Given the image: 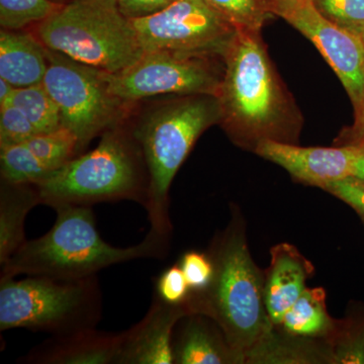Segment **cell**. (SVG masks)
Returning a JSON list of instances; mask_svg holds the SVG:
<instances>
[{"label":"cell","mask_w":364,"mask_h":364,"mask_svg":"<svg viewBox=\"0 0 364 364\" xmlns=\"http://www.w3.org/2000/svg\"><path fill=\"white\" fill-rule=\"evenodd\" d=\"M224 64L215 97L219 124L231 140L253 150L262 141L294 142L303 119L270 61L260 31L239 28Z\"/></svg>","instance_id":"6da1fadb"},{"label":"cell","mask_w":364,"mask_h":364,"mask_svg":"<svg viewBox=\"0 0 364 364\" xmlns=\"http://www.w3.org/2000/svg\"><path fill=\"white\" fill-rule=\"evenodd\" d=\"M57 219L44 236L26 243L1 265L0 279L18 275H46L58 279H83L112 265L141 258L165 255L167 240L148 233L138 245L119 248L100 237L92 208L59 205Z\"/></svg>","instance_id":"7a4b0ae2"},{"label":"cell","mask_w":364,"mask_h":364,"mask_svg":"<svg viewBox=\"0 0 364 364\" xmlns=\"http://www.w3.org/2000/svg\"><path fill=\"white\" fill-rule=\"evenodd\" d=\"M221 119L219 100L214 95H188L157 105L144 117L133 134L142 150L149 188L146 203L148 233L168 241L169 191L203 132Z\"/></svg>","instance_id":"3957f363"},{"label":"cell","mask_w":364,"mask_h":364,"mask_svg":"<svg viewBox=\"0 0 364 364\" xmlns=\"http://www.w3.org/2000/svg\"><path fill=\"white\" fill-rule=\"evenodd\" d=\"M41 205H91L130 200L146 207L147 167L133 136L114 128L102 133L95 149L52 170L35 184Z\"/></svg>","instance_id":"277c9868"},{"label":"cell","mask_w":364,"mask_h":364,"mask_svg":"<svg viewBox=\"0 0 364 364\" xmlns=\"http://www.w3.org/2000/svg\"><path fill=\"white\" fill-rule=\"evenodd\" d=\"M210 286L193 291L186 304L191 313L214 318L237 359L272 333L264 301V282L238 232H229L218 244Z\"/></svg>","instance_id":"5b68a950"},{"label":"cell","mask_w":364,"mask_h":364,"mask_svg":"<svg viewBox=\"0 0 364 364\" xmlns=\"http://www.w3.org/2000/svg\"><path fill=\"white\" fill-rule=\"evenodd\" d=\"M36 33L48 49L107 73L128 68L144 54L117 0H69Z\"/></svg>","instance_id":"8992f818"},{"label":"cell","mask_w":364,"mask_h":364,"mask_svg":"<svg viewBox=\"0 0 364 364\" xmlns=\"http://www.w3.org/2000/svg\"><path fill=\"white\" fill-rule=\"evenodd\" d=\"M102 315L97 275L58 279L28 275L0 279V330L28 329L56 335L95 328Z\"/></svg>","instance_id":"52a82bcc"},{"label":"cell","mask_w":364,"mask_h":364,"mask_svg":"<svg viewBox=\"0 0 364 364\" xmlns=\"http://www.w3.org/2000/svg\"><path fill=\"white\" fill-rule=\"evenodd\" d=\"M47 61L43 85L58 105L62 126L75 134L82 150L93 138L117 127L130 104L109 91L107 72L48 48Z\"/></svg>","instance_id":"ba28073f"},{"label":"cell","mask_w":364,"mask_h":364,"mask_svg":"<svg viewBox=\"0 0 364 364\" xmlns=\"http://www.w3.org/2000/svg\"><path fill=\"white\" fill-rule=\"evenodd\" d=\"M131 21L144 52L224 59L238 31L207 0H176L159 13Z\"/></svg>","instance_id":"9c48e42d"},{"label":"cell","mask_w":364,"mask_h":364,"mask_svg":"<svg viewBox=\"0 0 364 364\" xmlns=\"http://www.w3.org/2000/svg\"><path fill=\"white\" fill-rule=\"evenodd\" d=\"M224 59L169 52H144L124 70L105 74L109 91L127 104L161 95L217 97Z\"/></svg>","instance_id":"30bf717a"},{"label":"cell","mask_w":364,"mask_h":364,"mask_svg":"<svg viewBox=\"0 0 364 364\" xmlns=\"http://www.w3.org/2000/svg\"><path fill=\"white\" fill-rule=\"evenodd\" d=\"M268 7L317 47L354 104L364 87L363 39L328 20L314 0H268Z\"/></svg>","instance_id":"8fae6325"},{"label":"cell","mask_w":364,"mask_h":364,"mask_svg":"<svg viewBox=\"0 0 364 364\" xmlns=\"http://www.w3.org/2000/svg\"><path fill=\"white\" fill-rule=\"evenodd\" d=\"M363 148L354 146L299 147L293 143L267 140L254 152L287 170L294 179L325 188L334 182L354 176Z\"/></svg>","instance_id":"7c38bea8"},{"label":"cell","mask_w":364,"mask_h":364,"mask_svg":"<svg viewBox=\"0 0 364 364\" xmlns=\"http://www.w3.org/2000/svg\"><path fill=\"white\" fill-rule=\"evenodd\" d=\"M191 314L186 303L171 305L154 294L145 317L127 331L114 364L174 363L172 339L177 323Z\"/></svg>","instance_id":"4fadbf2b"},{"label":"cell","mask_w":364,"mask_h":364,"mask_svg":"<svg viewBox=\"0 0 364 364\" xmlns=\"http://www.w3.org/2000/svg\"><path fill=\"white\" fill-rule=\"evenodd\" d=\"M122 333L95 328L56 335L33 347L18 363L28 364H114Z\"/></svg>","instance_id":"5bb4252c"},{"label":"cell","mask_w":364,"mask_h":364,"mask_svg":"<svg viewBox=\"0 0 364 364\" xmlns=\"http://www.w3.org/2000/svg\"><path fill=\"white\" fill-rule=\"evenodd\" d=\"M314 267L298 249L280 244L272 249V261L264 282V301L272 325H280L284 315L306 289Z\"/></svg>","instance_id":"9a60e30c"},{"label":"cell","mask_w":364,"mask_h":364,"mask_svg":"<svg viewBox=\"0 0 364 364\" xmlns=\"http://www.w3.org/2000/svg\"><path fill=\"white\" fill-rule=\"evenodd\" d=\"M48 68L47 48L33 33L0 32V78L18 87L43 83Z\"/></svg>","instance_id":"2e32d148"},{"label":"cell","mask_w":364,"mask_h":364,"mask_svg":"<svg viewBox=\"0 0 364 364\" xmlns=\"http://www.w3.org/2000/svg\"><path fill=\"white\" fill-rule=\"evenodd\" d=\"M41 205L35 184L1 182L0 189V265L26 243V215Z\"/></svg>","instance_id":"e0dca14e"},{"label":"cell","mask_w":364,"mask_h":364,"mask_svg":"<svg viewBox=\"0 0 364 364\" xmlns=\"http://www.w3.org/2000/svg\"><path fill=\"white\" fill-rule=\"evenodd\" d=\"M188 314V321L172 339L174 363L221 364L238 360L229 344H224L202 318Z\"/></svg>","instance_id":"ac0fdd59"},{"label":"cell","mask_w":364,"mask_h":364,"mask_svg":"<svg viewBox=\"0 0 364 364\" xmlns=\"http://www.w3.org/2000/svg\"><path fill=\"white\" fill-rule=\"evenodd\" d=\"M284 331L293 336L325 337L334 330L336 322L328 314L326 293L322 287L306 289L282 318Z\"/></svg>","instance_id":"d6986e66"},{"label":"cell","mask_w":364,"mask_h":364,"mask_svg":"<svg viewBox=\"0 0 364 364\" xmlns=\"http://www.w3.org/2000/svg\"><path fill=\"white\" fill-rule=\"evenodd\" d=\"M6 105H13L25 112L39 134L62 126L58 105L43 83L16 88Z\"/></svg>","instance_id":"ffe728a7"},{"label":"cell","mask_w":364,"mask_h":364,"mask_svg":"<svg viewBox=\"0 0 364 364\" xmlns=\"http://www.w3.org/2000/svg\"><path fill=\"white\" fill-rule=\"evenodd\" d=\"M1 179L14 184H36L52 171L26 143L0 146Z\"/></svg>","instance_id":"44dd1931"},{"label":"cell","mask_w":364,"mask_h":364,"mask_svg":"<svg viewBox=\"0 0 364 364\" xmlns=\"http://www.w3.org/2000/svg\"><path fill=\"white\" fill-rule=\"evenodd\" d=\"M26 144L51 170L63 166L80 151L77 136L64 126L48 133L38 134Z\"/></svg>","instance_id":"7402d4cb"},{"label":"cell","mask_w":364,"mask_h":364,"mask_svg":"<svg viewBox=\"0 0 364 364\" xmlns=\"http://www.w3.org/2000/svg\"><path fill=\"white\" fill-rule=\"evenodd\" d=\"M63 4L55 0H0V26L4 30L21 31L39 25Z\"/></svg>","instance_id":"603a6c76"},{"label":"cell","mask_w":364,"mask_h":364,"mask_svg":"<svg viewBox=\"0 0 364 364\" xmlns=\"http://www.w3.org/2000/svg\"><path fill=\"white\" fill-rule=\"evenodd\" d=\"M237 28L260 31L267 14L268 0H207Z\"/></svg>","instance_id":"cb8c5ba5"},{"label":"cell","mask_w":364,"mask_h":364,"mask_svg":"<svg viewBox=\"0 0 364 364\" xmlns=\"http://www.w3.org/2000/svg\"><path fill=\"white\" fill-rule=\"evenodd\" d=\"M331 360L334 363L364 364V322L335 326L331 333Z\"/></svg>","instance_id":"d4e9b609"},{"label":"cell","mask_w":364,"mask_h":364,"mask_svg":"<svg viewBox=\"0 0 364 364\" xmlns=\"http://www.w3.org/2000/svg\"><path fill=\"white\" fill-rule=\"evenodd\" d=\"M328 20L349 32L364 33V0H314Z\"/></svg>","instance_id":"484cf974"},{"label":"cell","mask_w":364,"mask_h":364,"mask_svg":"<svg viewBox=\"0 0 364 364\" xmlns=\"http://www.w3.org/2000/svg\"><path fill=\"white\" fill-rule=\"evenodd\" d=\"M38 134L21 109L13 105L0 107V146L26 143Z\"/></svg>","instance_id":"4316f807"},{"label":"cell","mask_w":364,"mask_h":364,"mask_svg":"<svg viewBox=\"0 0 364 364\" xmlns=\"http://www.w3.org/2000/svg\"><path fill=\"white\" fill-rule=\"evenodd\" d=\"M191 291L181 265L174 264L157 277L154 294L171 305H182L188 301Z\"/></svg>","instance_id":"83f0119b"},{"label":"cell","mask_w":364,"mask_h":364,"mask_svg":"<svg viewBox=\"0 0 364 364\" xmlns=\"http://www.w3.org/2000/svg\"><path fill=\"white\" fill-rule=\"evenodd\" d=\"M191 291H205L214 277L215 267L212 259L205 254L189 251L179 261Z\"/></svg>","instance_id":"f1b7e54d"},{"label":"cell","mask_w":364,"mask_h":364,"mask_svg":"<svg viewBox=\"0 0 364 364\" xmlns=\"http://www.w3.org/2000/svg\"><path fill=\"white\" fill-rule=\"evenodd\" d=\"M342 202L350 205L364 223V181L355 176L334 182L325 188Z\"/></svg>","instance_id":"f546056e"},{"label":"cell","mask_w":364,"mask_h":364,"mask_svg":"<svg viewBox=\"0 0 364 364\" xmlns=\"http://www.w3.org/2000/svg\"><path fill=\"white\" fill-rule=\"evenodd\" d=\"M354 121L350 127L345 128L336 140L335 146H354L364 147V87L358 100L353 104Z\"/></svg>","instance_id":"4dcf8cb0"},{"label":"cell","mask_w":364,"mask_h":364,"mask_svg":"<svg viewBox=\"0 0 364 364\" xmlns=\"http://www.w3.org/2000/svg\"><path fill=\"white\" fill-rule=\"evenodd\" d=\"M174 1L176 0H117L122 13L130 20L159 13Z\"/></svg>","instance_id":"1f68e13d"},{"label":"cell","mask_w":364,"mask_h":364,"mask_svg":"<svg viewBox=\"0 0 364 364\" xmlns=\"http://www.w3.org/2000/svg\"><path fill=\"white\" fill-rule=\"evenodd\" d=\"M16 88V86L11 85L6 79L0 78V107L7 104Z\"/></svg>","instance_id":"d6a6232c"},{"label":"cell","mask_w":364,"mask_h":364,"mask_svg":"<svg viewBox=\"0 0 364 364\" xmlns=\"http://www.w3.org/2000/svg\"><path fill=\"white\" fill-rule=\"evenodd\" d=\"M354 176L364 181V147L360 157H359L358 164H356L355 174Z\"/></svg>","instance_id":"836d02e7"},{"label":"cell","mask_w":364,"mask_h":364,"mask_svg":"<svg viewBox=\"0 0 364 364\" xmlns=\"http://www.w3.org/2000/svg\"><path fill=\"white\" fill-rule=\"evenodd\" d=\"M55 1L63 2V4H65V2L69 1V0H55Z\"/></svg>","instance_id":"e575fe53"},{"label":"cell","mask_w":364,"mask_h":364,"mask_svg":"<svg viewBox=\"0 0 364 364\" xmlns=\"http://www.w3.org/2000/svg\"><path fill=\"white\" fill-rule=\"evenodd\" d=\"M361 39H363V44H364V33L363 36H361Z\"/></svg>","instance_id":"d590c367"}]
</instances>
